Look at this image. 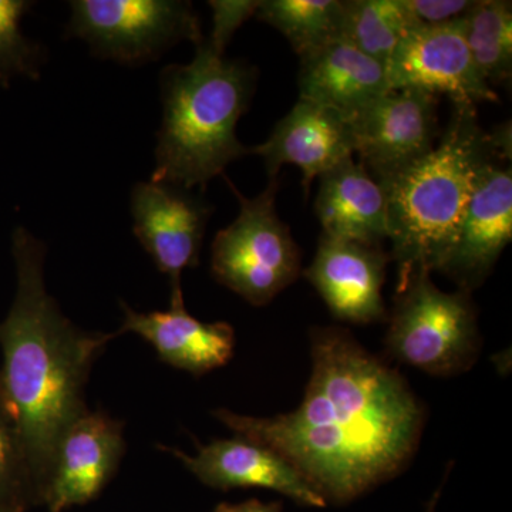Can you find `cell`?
<instances>
[{
	"instance_id": "d6986e66",
	"label": "cell",
	"mask_w": 512,
	"mask_h": 512,
	"mask_svg": "<svg viewBox=\"0 0 512 512\" xmlns=\"http://www.w3.org/2000/svg\"><path fill=\"white\" fill-rule=\"evenodd\" d=\"M342 0H259L255 18L286 37L299 57L343 37Z\"/></svg>"
},
{
	"instance_id": "2e32d148",
	"label": "cell",
	"mask_w": 512,
	"mask_h": 512,
	"mask_svg": "<svg viewBox=\"0 0 512 512\" xmlns=\"http://www.w3.org/2000/svg\"><path fill=\"white\" fill-rule=\"evenodd\" d=\"M124 320L119 335L134 333L153 346L161 362L194 376L227 365L235 352V330L227 322L195 319L185 305L168 311L137 312L121 302Z\"/></svg>"
},
{
	"instance_id": "8992f818",
	"label": "cell",
	"mask_w": 512,
	"mask_h": 512,
	"mask_svg": "<svg viewBox=\"0 0 512 512\" xmlns=\"http://www.w3.org/2000/svg\"><path fill=\"white\" fill-rule=\"evenodd\" d=\"M228 184L238 197L239 214L212 241V276L251 305L265 306L301 276V252L276 211L278 177L269 178L254 198Z\"/></svg>"
},
{
	"instance_id": "3957f363",
	"label": "cell",
	"mask_w": 512,
	"mask_h": 512,
	"mask_svg": "<svg viewBox=\"0 0 512 512\" xmlns=\"http://www.w3.org/2000/svg\"><path fill=\"white\" fill-rule=\"evenodd\" d=\"M495 158L511 160V154L481 128L476 106L453 104L450 123L427 156L375 178L386 197L397 292L443 268L478 178Z\"/></svg>"
},
{
	"instance_id": "4316f807",
	"label": "cell",
	"mask_w": 512,
	"mask_h": 512,
	"mask_svg": "<svg viewBox=\"0 0 512 512\" xmlns=\"http://www.w3.org/2000/svg\"><path fill=\"white\" fill-rule=\"evenodd\" d=\"M440 493H437L434 495L433 500H431L429 512H434V507H436L437 498H439Z\"/></svg>"
},
{
	"instance_id": "603a6c76",
	"label": "cell",
	"mask_w": 512,
	"mask_h": 512,
	"mask_svg": "<svg viewBox=\"0 0 512 512\" xmlns=\"http://www.w3.org/2000/svg\"><path fill=\"white\" fill-rule=\"evenodd\" d=\"M36 504L18 424L0 387V508L22 512Z\"/></svg>"
},
{
	"instance_id": "ba28073f",
	"label": "cell",
	"mask_w": 512,
	"mask_h": 512,
	"mask_svg": "<svg viewBox=\"0 0 512 512\" xmlns=\"http://www.w3.org/2000/svg\"><path fill=\"white\" fill-rule=\"evenodd\" d=\"M134 235L170 282V306L185 305L181 278L200 264L212 207L192 190L141 181L130 194Z\"/></svg>"
},
{
	"instance_id": "cb8c5ba5",
	"label": "cell",
	"mask_w": 512,
	"mask_h": 512,
	"mask_svg": "<svg viewBox=\"0 0 512 512\" xmlns=\"http://www.w3.org/2000/svg\"><path fill=\"white\" fill-rule=\"evenodd\" d=\"M258 6L259 0H211L212 30L205 42L217 52L225 53L235 32L249 18H254Z\"/></svg>"
},
{
	"instance_id": "9a60e30c",
	"label": "cell",
	"mask_w": 512,
	"mask_h": 512,
	"mask_svg": "<svg viewBox=\"0 0 512 512\" xmlns=\"http://www.w3.org/2000/svg\"><path fill=\"white\" fill-rule=\"evenodd\" d=\"M251 151L264 160L269 178L278 177L286 164L298 167L308 192L315 178L353 157L355 138L350 121L338 111L299 99L268 140Z\"/></svg>"
},
{
	"instance_id": "44dd1931",
	"label": "cell",
	"mask_w": 512,
	"mask_h": 512,
	"mask_svg": "<svg viewBox=\"0 0 512 512\" xmlns=\"http://www.w3.org/2000/svg\"><path fill=\"white\" fill-rule=\"evenodd\" d=\"M416 22L403 0H348L343 37L360 52L386 66L394 50Z\"/></svg>"
},
{
	"instance_id": "7a4b0ae2",
	"label": "cell",
	"mask_w": 512,
	"mask_h": 512,
	"mask_svg": "<svg viewBox=\"0 0 512 512\" xmlns=\"http://www.w3.org/2000/svg\"><path fill=\"white\" fill-rule=\"evenodd\" d=\"M47 247L29 229L12 234L16 291L0 322V387L16 424L36 504L64 430L89 410L86 387L96 360L119 333L74 325L47 292Z\"/></svg>"
},
{
	"instance_id": "6da1fadb",
	"label": "cell",
	"mask_w": 512,
	"mask_h": 512,
	"mask_svg": "<svg viewBox=\"0 0 512 512\" xmlns=\"http://www.w3.org/2000/svg\"><path fill=\"white\" fill-rule=\"evenodd\" d=\"M311 353L305 396L292 412L212 414L237 436L284 457L326 503L346 504L413 460L426 409L407 380L346 329H313Z\"/></svg>"
},
{
	"instance_id": "7c38bea8",
	"label": "cell",
	"mask_w": 512,
	"mask_h": 512,
	"mask_svg": "<svg viewBox=\"0 0 512 512\" xmlns=\"http://www.w3.org/2000/svg\"><path fill=\"white\" fill-rule=\"evenodd\" d=\"M512 238L511 160L495 158L478 178L456 241L440 272L473 293L491 274Z\"/></svg>"
},
{
	"instance_id": "30bf717a",
	"label": "cell",
	"mask_w": 512,
	"mask_h": 512,
	"mask_svg": "<svg viewBox=\"0 0 512 512\" xmlns=\"http://www.w3.org/2000/svg\"><path fill=\"white\" fill-rule=\"evenodd\" d=\"M126 453L124 423L87 410L64 430L50 460L40 504L63 512L99 497Z\"/></svg>"
},
{
	"instance_id": "8fae6325",
	"label": "cell",
	"mask_w": 512,
	"mask_h": 512,
	"mask_svg": "<svg viewBox=\"0 0 512 512\" xmlns=\"http://www.w3.org/2000/svg\"><path fill=\"white\" fill-rule=\"evenodd\" d=\"M439 99L420 90H389L350 120L355 154L373 178L427 156L439 131Z\"/></svg>"
},
{
	"instance_id": "4fadbf2b",
	"label": "cell",
	"mask_w": 512,
	"mask_h": 512,
	"mask_svg": "<svg viewBox=\"0 0 512 512\" xmlns=\"http://www.w3.org/2000/svg\"><path fill=\"white\" fill-rule=\"evenodd\" d=\"M389 252L322 235L312 264L302 272L342 322L370 325L387 319L383 299Z\"/></svg>"
},
{
	"instance_id": "277c9868",
	"label": "cell",
	"mask_w": 512,
	"mask_h": 512,
	"mask_svg": "<svg viewBox=\"0 0 512 512\" xmlns=\"http://www.w3.org/2000/svg\"><path fill=\"white\" fill-rule=\"evenodd\" d=\"M256 77L254 66L228 59L205 39L190 63L165 66L151 181L204 191L229 164L247 156L237 124L254 97Z\"/></svg>"
},
{
	"instance_id": "ac0fdd59",
	"label": "cell",
	"mask_w": 512,
	"mask_h": 512,
	"mask_svg": "<svg viewBox=\"0 0 512 512\" xmlns=\"http://www.w3.org/2000/svg\"><path fill=\"white\" fill-rule=\"evenodd\" d=\"M315 212L325 237L376 248L389 239L382 187L353 157L320 175Z\"/></svg>"
},
{
	"instance_id": "5bb4252c",
	"label": "cell",
	"mask_w": 512,
	"mask_h": 512,
	"mask_svg": "<svg viewBox=\"0 0 512 512\" xmlns=\"http://www.w3.org/2000/svg\"><path fill=\"white\" fill-rule=\"evenodd\" d=\"M177 457L202 484L217 490L262 488L291 498L305 507L325 508V498L312 487L291 463L271 448L244 437L214 440L198 447L190 456L165 448Z\"/></svg>"
},
{
	"instance_id": "9c48e42d",
	"label": "cell",
	"mask_w": 512,
	"mask_h": 512,
	"mask_svg": "<svg viewBox=\"0 0 512 512\" xmlns=\"http://www.w3.org/2000/svg\"><path fill=\"white\" fill-rule=\"evenodd\" d=\"M390 90L447 94L453 104L498 103L481 79L466 40L464 18L410 30L386 64Z\"/></svg>"
},
{
	"instance_id": "52a82bcc",
	"label": "cell",
	"mask_w": 512,
	"mask_h": 512,
	"mask_svg": "<svg viewBox=\"0 0 512 512\" xmlns=\"http://www.w3.org/2000/svg\"><path fill=\"white\" fill-rule=\"evenodd\" d=\"M69 6L66 36L126 66L156 62L181 42H204L200 16L184 0H73Z\"/></svg>"
},
{
	"instance_id": "7402d4cb",
	"label": "cell",
	"mask_w": 512,
	"mask_h": 512,
	"mask_svg": "<svg viewBox=\"0 0 512 512\" xmlns=\"http://www.w3.org/2000/svg\"><path fill=\"white\" fill-rule=\"evenodd\" d=\"M35 5L28 0H0V87L13 80H39L47 62L40 43L23 35V16Z\"/></svg>"
},
{
	"instance_id": "ffe728a7",
	"label": "cell",
	"mask_w": 512,
	"mask_h": 512,
	"mask_svg": "<svg viewBox=\"0 0 512 512\" xmlns=\"http://www.w3.org/2000/svg\"><path fill=\"white\" fill-rule=\"evenodd\" d=\"M466 40L481 79L488 86L512 77V3L476 0L467 15Z\"/></svg>"
},
{
	"instance_id": "e0dca14e",
	"label": "cell",
	"mask_w": 512,
	"mask_h": 512,
	"mask_svg": "<svg viewBox=\"0 0 512 512\" xmlns=\"http://www.w3.org/2000/svg\"><path fill=\"white\" fill-rule=\"evenodd\" d=\"M299 59V99L338 111L349 121L390 90L386 66L345 37Z\"/></svg>"
},
{
	"instance_id": "5b68a950",
	"label": "cell",
	"mask_w": 512,
	"mask_h": 512,
	"mask_svg": "<svg viewBox=\"0 0 512 512\" xmlns=\"http://www.w3.org/2000/svg\"><path fill=\"white\" fill-rule=\"evenodd\" d=\"M389 357L431 376L468 372L480 355L481 336L471 292H444L431 275L396 293L384 339Z\"/></svg>"
},
{
	"instance_id": "83f0119b",
	"label": "cell",
	"mask_w": 512,
	"mask_h": 512,
	"mask_svg": "<svg viewBox=\"0 0 512 512\" xmlns=\"http://www.w3.org/2000/svg\"><path fill=\"white\" fill-rule=\"evenodd\" d=\"M0 512H15V511H9V510H5V508H0Z\"/></svg>"
},
{
	"instance_id": "484cf974",
	"label": "cell",
	"mask_w": 512,
	"mask_h": 512,
	"mask_svg": "<svg viewBox=\"0 0 512 512\" xmlns=\"http://www.w3.org/2000/svg\"><path fill=\"white\" fill-rule=\"evenodd\" d=\"M214 512H282V505L279 503H262L259 500H249L239 504H218Z\"/></svg>"
},
{
	"instance_id": "d4e9b609",
	"label": "cell",
	"mask_w": 512,
	"mask_h": 512,
	"mask_svg": "<svg viewBox=\"0 0 512 512\" xmlns=\"http://www.w3.org/2000/svg\"><path fill=\"white\" fill-rule=\"evenodd\" d=\"M476 0H403L417 25H441L464 18Z\"/></svg>"
}]
</instances>
